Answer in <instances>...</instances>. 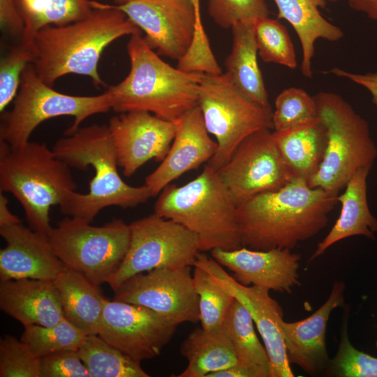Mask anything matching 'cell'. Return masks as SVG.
I'll return each instance as SVG.
<instances>
[{"label":"cell","mask_w":377,"mask_h":377,"mask_svg":"<svg viewBox=\"0 0 377 377\" xmlns=\"http://www.w3.org/2000/svg\"><path fill=\"white\" fill-rule=\"evenodd\" d=\"M194 265L205 269L214 282L247 309L267 352L271 377H294L282 334L283 311L279 303L269 295V290L256 286L241 284L205 252L198 253Z\"/></svg>","instance_id":"cell-15"},{"label":"cell","mask_w":377,"mask_h":377,"mask_svg":"<svg viewBox=\"0 0 377 377\" xmlns=\"http://www.w3.org/2000/svg\"><path fill=\"white\" fill-rule=\"evenodd\" d=\"M145 33L147 44L177 61L188 51L195 31L190 0H131L113 5Z\"/></svg>","instance_id":"cell-16"},{"label":"cell","mask_w":377,"mask_h":377,"mask_svg":"<svg viewBox=\"0 0 377 377\" xmlns=\"http://www.w3.org/2000/svg\"><path fill=\"white\" fill-rule=\"evenodd\" d=\"M273 1L277 7L278 18L289 22L297 33L302 51L301 72L303 76L311 78L316 41L321 38L336 42L343 38V33L321 15L319 8L325 6V0Z\"/></svg>","instance_id":"cell-25"},{"label":"cell","mask_w":377,"mask_h":377,"mask_svg":"<svg viewBox=\"0 0 377 377\" xmlns=\"http://www.w3.org/2000/svg\"><path fill=\"white\" fill-rule=\"evenodd\" d=\"M345 288L343 281H334L328 298L313 313L298 321H283L282 334L288 362L310 376H319L328 368L327 323L334 309L345 306Z\"/></svg>","instance_id":"cell-21"},{"label":"cell","mask_w":377,"mask_h":377,"mask_svg":"<svg viewBox=\"0 0 377 377\" xmlns=\"http://www.w3.org/2000/svg\"><path fill=\"white\" fill-rule=\"evenodd\" d=\"M114 292L113 300L147 307L177 325L200 321L191 266L158 267L138 273Z\"/></svg>","instance_id":"cell-13"},{"label":"cell","mask_w":377,"mask_h":377,"mask_svg":"<svg viewBox=\"0 0 377 377\" xmlns=\"http://www.w3.org/2000/svg\"><path fill=\"white\" fill-rule=\"evenodd\" d=\"M207 377H258V375L252 368L237 362L226 369L209 374Z\"/></svg>","instance_id":"cell-44"},{"label":"cell","mask_w":377,"mask_h":377,"mask_svg":"<svg viewBox=\"0 0 377 377\" xmlns=\"http://www.w3.org/2000/svg\"><path fill=\"white\" fill-rule=\"evenodd\" d=\"M174 122L175 134L167 155L145 180L152 197L181 175L208 162L217 149V142L210 138L198 105Z\"/></svg>","instance_id":"cell-19"},{"label":"cell","mask_w":377,"mask_h":377,"mask_svg":"<svg viewBox=\"0 0 377 377\" xmlns=\"http://www.w3.org/2000/svg\"><path fill=\"white\" fill-rule=\"evenodd\" d=\"M207 10L213 21L223 29H231L237 22L255 23L269 14L265 0H208Z\"/></svg>","instance_id":"cell-37"},{"label":"cell","mask_w":377,"mask_h":377,"mask_svg":"<svg viewBox=\"0 0 377 377\" xmlns=\"http://www.w3.org/2000/svg\"><path fill=\"white\" fill-rule=\"evenodd\" d=\"M258 54L267 63L294 69L297 61L294 46L287 29L276 20L265 17L254 23Z\"/></svg>","instance_id":"cell-34"},{"label":"cell","mask_w":377,"mask_h":377,"mask_svg":"<svg viewBox=\"0 0 377 377\" xmlns=\"http://www.w3.org/2000/svg\"><path fill=\"white\" fill-rule=\"evenodd\" d=\"M52 150L71 168L86 170L91 166L94 170L87 193L70 191L64 195L59 206L65 215L91 223L105 207H134L152 197L145 184L128 185L119 175L117 153L108 125L80 127L72 134L59 138Z\"/></svg>","instance_id":"cell-3"},{"label":"cell","mask_w":377,"mask_h":377,"mask_svg":"<svg viewBox=\"0 0 377 377\" xmlns=\"http://www.w3.org/2000/svg\"><path fill=\"white\" fill-rule=\"evenodd\" d=\"M190 1L195 16V31L191 47L198 51L205 50L209 47L210 45L202 23L200 2V0H190Z\"/></svg>","instance_id":"cell-43"},{"label":"cell","mask_w":377,"mask_h":377,"mask_svg":"<svg viewBox=\"0 0 377 377\" xmlns=\"http://www.w3.org/2000/svg\"><path fill=\"white\" fill-rule=\"evenodd\" d=\"M15 1L24 22L20 44L31 50L34 36L40 29L77 22L94 9L89 0Z\"/></svg>","instance_id":"cell-29"},{"label":"cell","mask_w":377,"mask_h":377,"mask_svg":"<svg viewBox=\"0 0 377 377\" xmlns=\"http://www.w3.org/2000/svg\"><path fill=\"white\" fill-rule=\"evenodd\" d=\"M272 111L274 131L281 130L317 117L313 97L304 89L289 87L282 91L275 99Z\"/></svg>","instance_id":"cell-36"},{"label":"cell","mask_w":377,"mask_h":377,"mask_svg":"<svg viewBox=\"0 0 377 377\" xmlns=\"http://www.w3.org/2000/svg\"><path fill=\"white\" fill-rule=\"evenodd\" d=\"M348 4L350 8L364 13L377 24V0H348Z\"/></svg>","instance_id":"cell-45"},{"label":"cell","mask_w":377,"mask_h":377,"mask_svg":"<svg viewBox=\"0 0 377 377\" xmlns=\"http://www.w3.org/2000/svg\"><path fill=\"white\" fill-rule=\"evenodd\" d=\"M0 309L23 326L50 327L64 318L54 281L22 279L0 281Z\"/></svg>","instance_id":"cell-22"},{"label":"cell","mask_w":377,"mask_h":377,"mask_svg":"<svg viewBox=\"0 0 377 377\" xmlns=\"http://www.w3.org/2000/svg\"><path fill=\"white\" fill-rule=\"evenodd\" d=\"M330 73L346 78L366 89L371 96L373 103L377 106V71L367 73H351L339 68L330 69Z\"/></svg>","instance_id":"cell-42"},{"label":"cell","mask_w":377,"mask_h":377,"mask_svg":"<svg viewBox=\"0 0 377 377\" xmlns=\"http://www.w3.org/2000/svg\"><path fill=\"white\" fill-rule=\"evenodd\" d=\"M90 377H149L140 362L110 345L98 334L87 335L78 349Z\"/></svg>","instance_id":"cell-31"},{"label":"cell","mask_w":377,"mask_h":377,"mask_svg":"<svg viewBox=\"0 0 377 377\" xmlns=\"http://www.w3.org/2000/svg\"><path fill=\"white\" fill-rule=\"evenodd\" d=\"M253 324L247 309L234 297L221 328L237 362L252 368L258 377H271L269 356L256 334Z\"/></svg>","instance_id":"cell-30"},{"label":"cell","mask_w":377,"mask_h":377,"mask_svg":"<svg viewBox=\"0 0 377 377\" xmlns=\"http://www.w3.org/2000/svg\"><path fill=\"white\" fill-rule=\"evenodd\" d=\"M210 253L242 285L282 293H291L295 287L301 286L298 272L301 255L291 249L263 251L242 246L235 250L214 249Z\"/></svg>","instance_id":"cell-18"},{"label":"cell","mask_w":377,"mask_h":377,"mask_svg":"<svg viewBox=\"0 0 377 377\" xmlns=\"http://www.w3.org/2000/svg\"><path fill=\"white\" fill-rule=\"evenodd\" d=\"M231 30L232 45L225 61L226 73L249 98L261 106L272 108L258 62L254 23L237 22Z\"/></svg>","instance_id":"cell-26"},{"label":"cell","mask_w":377,"mask_h":377,"mask_svg":"<svg viewBox=\"0 0 377 377\" xmlns=\"http://www.w3.org/2000/svg\"><path fill=\"white\" fill-rule=\"evenodd\" d=\"M114 1H115L117 4V5H121V4H124L125 3H127L131 0H113Z\"/></svg>","instance_id":"cell-47"},{"label":"cell","mask_w":377,"mask_h":377,"mask_svg":"<svg viewBox=\"0 0 377 377\" xmlns=\"http://www.w3.org/2000/svg\"><path fill=\"white\" fill-rule=\"evenodd\" d=\"M180 353L188 361V365L177 377H207L237 362L221 327L215 330L195 329L182 343Z\"/></svg>","instance_id":"cell-28"},{"label":"cell","mask_w":377,"mask_h":377,"mask_svg":"<svg viewBox=\"0 0 377 377\" xmlns=\"http://www.w3.org/2000/svg\"><path fill=\"white\" fill-rule=\"evenodd\" d=\"M193 281L198 296L200 322L206 330L221 327L234 297L213 281L203 268L194 265Z\"/></svg>","instance_id":"cell-33"},{"label":"cell","mask_w":377,"mask_h":377,"mask_svg":"<svg viewBox=\"0 0 377 377\" xmlns=\"http://www.w3.org/2000/svg\"><path fill=\"white\" fill-rule=\"evenodd\" d=\"M35 53L19 44L6 53L0 61V112L15 99L18 92L22 73L29 64H33Z\"/></svg>","instance_id":"cell-39"},{"label":"cell","mask_w":377,"mask_h":377,"mask_svg":"<svg viewBox=\"0 0 377 377\" xmlns=\"http://www.w3.org/2000/svg\"><path fill=\"white\" fill-rule=\"evenodd\" d=\"M108 126L118 165L126 177L152 159L161 162L175 134L174 121L144 110L121 112L111 117Z\"/></svg>","instance_id":"cell-17"},{"label":"cell","mask_w":377,"mask_h":377,"mask_svg":"<svg viewBox=\"0 0 377 377\" xmlns=\"http://www.w3.org/2000/svg\"><path fill=\"white\" fill-rule=\"evenodd\" d=\"M343 308L338 350L324 374L339 377H377V357L357 350L349 339V309Z\"/></svg>","instance_id":"cell-35"},{"label":"cell","mask_w":377,"mask_h":377,"mask_svg":"<svg viewBox=\"0 0 377 377\" xmlns=\"http://www.w3.org/2000/svg\"><path fill=\"white\" fill-rule=\"evenodd\" d=\"M126 50L130 60L128 74L106 90L114 111L144 110L175 121L198 106L200 73L185 72L170 66L147 44L140 34L131 36Z\"/></svg>","instance_id":"cell-4"},{"label":"cell","mask_w":377,"mask_h":377,"mask_svg":"<svg viewBox=\"0 0 377 377\" xmlns=\"http://www.w3.org/2000/svg\"><path fill=\"white\" fill-rule=\"evenodd\" d=\"M1 377H41L40 358L20 339L5 335L0 339Z\"/></svg>","instance_id":"cell-38"},{"label":"cell","mask_w":377,"mask_h":377,"mask_svg":"<svg viewBox=\"0 0 377 377\" xmlns=\"http://www.w3.org/2000/svg\"><path fill=\"white\" fill-rule=\"evenodd\" d=\"M112 109L107 91L96 96L62 94L47 85L29 64L24 69L20 86L9 112H3L0 126V141L16 148L29 141L39 124L50 119L71 116L73 123L64 135L74 133L88 117Z\"/></svg>","instance_id":"cell-8"},{"label":"cell","mask_w":377,"mask_h":377,"mask_svg":"<svg viewBox=\"0 0 377 377\" xmlns=\"http://www.w3.org/2000/svg\"><path fill=\"white\" fill-rule=\"evenodd\" d=\"M217 172L237 207L256 195L279 189L294 178L269 128L246 138Z\"/></svg>","instance_id":"cell-12"},{"label":"cell","mask_w":377,"mask_h":377,"mask_svg":"<svg viewBox=\"0 0 377 377\" xmlns=\"http://www.w3.org/2000/svg\"><path fill=\"white\" fill-rule=\"evenodd\" d=\"M154 213L195 233L201 252L242 246L237 206L217 170L208 164L186 184L167 185L158 194Z\"/></svg>","instance_id":"cell-5"},{"label":"cell","mask_w":377,"mask_h":377,"mask_svg":"<svg viewBox=\"0 0 377 377\" xmlns=\"http://www.w3.org/2000/svg\"><path fill=\"white\" fill-rule=\"evenodd\" d=\"M93 10L80 20L63 26H47L34 36L33 62L39 78L52 87L68 74L90 77L105 85L98 70L104 50L117 39L140 29L113 5L91 1Z\"/></svg>","instance_id":"cell-2"},{"label":"cell","mask_w":377,"mask_h":377,"mask_svg":"<svg viewBox=\"0 0 377 377\" xmlns=\"http://www.w3.org/2000/svg\"><path fill=\"white\" fill-rule=\"evenodd\" d=\"M313 97L317 116L326 129L327 144L321 163L308 184L339 195L357 170L371 168L377 147L369 122L340 95L320 91Z\"/></svg>","instance_id":"cell-7"},{"label":"cell","mask_w":377,"mask_h":377,"mask_svg":"<svg viewBox=\"0 0 377 377\" xmlns=\"http://www.w3.org/2000/svg\"><path fill=\"white\" fill-rule=\"evenodd\" d=\"M41 377H90L77 350H65L40 358Z\"/></svg>","instance_id":"cell-40"},{"label":"cell","mask_w":377,"mask_h":377,"mask_svg":"<svg viewBox=\"0 0 377 377\" xmlns=\"http://www.w3.org/2000/svg\"><path fill=\"white\" fill-rule=\"evenodd\" d=\"M177 325L147 307L105 300L98 335L140 362L158 356L173 337Z\"/></svg>","instance_id":"cell-14"},{"label":"cell","mask_w":377,"mask_h":377,"mask_svg":"<svg viewBox=\"0 0 377 377\" xmlns=\"http://www.w3.org/2000/svg\"><path fill=\"white\" fill-rule=\"evenodd\" d=\"M76 188L71 167L45 143L29 141L14 148L0 141V191L17 199L34 231L48 236L51 207Z\"/></svg>","instance_id":"cell-6"},{"label":"cell","mask_w":377,"mask_h":377,"mask_svg":"<svg viewBox=\"0 0 377 377\" xmlns=\"http://www.w3.org/2000/svg\"><path fill=\"white\" fill-rule=\"evenodd\" d=\"M337 196L297 177L279 189L253 196L237 207L242 246L292 250L326 226Z\"/></svg>","instance_id":"cell-1"},{"label":"cell","mask_w":377,"mask_h":377,"mask_svg":"<svg viewBox=\"0 0 377 377\" xmlns=\"http://www.w3.org/2000/svg\"><path fill=\"white\" fill-rule=\"evenodd\" d=\"M325 1H330V2H337V1H339V0H325Z\"/></svg>","instance_id":"cell-48"},{"label":"cell","mask_w":377,"mask_h":377,"mask_svg":"<svg viewBox=\"0 0 377 377\" xmlns=\"http://www.w3.org/2000/svg\"><path fill=\"white\" fill-rule=\"evenodd\" d=\"M0 27L4 33L21 38L24 22L15 0H0Z\"/></svg>","instance_id":"cell-41"},{"label":"cell","mask_w":377,"mask_h":377,"mask_svg":"<svg viewBox=\"0 0 377 377\" xmlns=\"http://www.w3.org/2000/svg\"><path fill=\"white\" fill-rule=\"evenodd\" d=\"M9 200L1 192L0 193V227L10 226L22 223L21 219L13 214L8 207Z\"/></svg>","instance_id":"cell-46"},{"label":"cell","mask_w":377,"mask_h":377,"mask_svg":"<svg viewBox=\"0 0 377 377\" xmlns=\"http://www.w3.org/2000/svg\"><path fill=\"white\" fill-rule=\"evenodd\" d=\"M272 133L293 176L308 182L318 170L326 148V129L320 118L317 116Z\"/></svg>","instance_id":"cell-24"},{"label":"cell","mask_w":377,"mask_h":377,"mask_svg":"<svg viewBox=\"0 0 377 377\" xmlns=\"http://www.w3.org/2000/svg\"><path fill=\"white\" fill-rule=\"evenodd\" d=\"M64 317L88 335L98 334L105 302L98 287L82 274L66 268L54 280Z\"/></svg>","instance_id":"cell-27"},{"label":"cell","mask_w":377,"mask_h":377,"mask_svg":"<svg viewBox=\"0 0 377 377\" xmlns=\"http://www.w3.org/2000/svg\"><path fill=\"white\" fill-rule=\"evenodd\" d=\"M370 170H357L346 184L344 192L338 195V202L341 205L340 214L327 235L317 244L311 260L343 239L353 236L375 239L377 219L370 211L367 195V180Z\"/></svg>","instance_id":"cell-23"},{"label":"cell","mask_w":377,"mask_h":377,"mask_svg":"<svg viewBox=\"0 0 377 377\" xmlns=\"http://www.w3.org/2000/svg\"><path fill=\"white\" fill-rule=\"evenodd\" d=\"M198 105L208 133L216 140V151L207 163L216 170L249 135L260 129H273L272 108L249 98L226 73H200Z\"/></svg>","instance_id":"cell-9"},{"label":"cell","mask_w":377,"mask_h":377,"mask_svg":"<svg viewBox=\"0 0 377 377\" xmlns=\"http://www.w3.org/2000/svg\"><path fill=\"white\" fill-rule=\"evenodd\" d=\"M128 252L107 283L113 291L131 276L158 267L193 266L199 250L197 235L155 213L129 223Z\"/></svg>","instance_id":"cell-11"},{"label":"cell","mask_w":377,"mask_h":377,"mask_svg":"<svg viewBox=\"0 0 377 377\" xmlns=\"http://www.w3.org/2000/svg\"><path fill=\"white\" fill-rule=\"evenodd\" d=\"M6 245L0 250V281L22 279L54 281L66 267L48 237L22 223L0 227Z\"/></svg>","instance_id":"cell-20"},{"label":"cell","mask_w":377,"mask_h":377,"mask_svg":"<svg viewBox=\"0 0 377 377\" xmlns=\"http://www.w3.org/2000/svg\"><path fill=\"white\" fill-rule=\"evenodd\" d=\"M24 328L20 340L39 358L65 350H78L88 335L64 317L53 326L30 325Z\"/></svg>","instance_id":"cell-32"},{"label":"cell","mask_w":377,"mask_h":377,"mask_svg":"<svg viewBox=\"0 0 377 377\" xmlns=\"http://www.w3.org/2000/svg\"><path fill=\"white\" fill-rule=\"evenodd\" d=\"M67 216L52 228L48 239L66 268L84 276L99 287L117 272L129 248V224L113 219L101 226Z\"/></svg>","instance_id":"cell-10"},{"label":"cell","mask_w":377,"mask_h":377,"mask_svg":"<svg viewBox=\"0 0 377 377\" xmlns=\"http://www.w3.org/2000/svg\"><path fill=\"white\" fill-rule=\"evenodd\" d=\"M376 348H377V341H376Z\"/></svg>","instance_id":"cell-49"}]
</instances>
